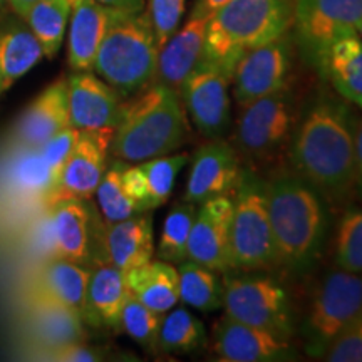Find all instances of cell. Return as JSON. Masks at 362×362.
Masks as SVG:
<instances>
[{"instance_id": "f35d334b", "label": "cell", "mask_w": 362, "mask_h": 362, "mask_svg": "<svg viewBox=\"0 0 362 362\" xmlns=\"http://www.w3.org/2000/svg\"><path fill=\"white\" fill-rule=\"evenodd\" d=\"M79 134H81L79 129L69 126V128H66L64 131H61V133L52 136L51 139H47V141L40 144L37 148L40 156H42V160L45 161V165L51 168L57 181H59V176L62 173V168H64L67 158H69L72 149L76 146V143H78Z\"/></svg>"}, {"instance_id": "4dcf8cb0", "label": "cell", "mask_w": 362, "mask_h": 362, "mask_svg": "<svg viewBox=\"0 0 362 362\" xmlns=\"http://www.w3.org/2000/svg\"><path fill=\"white\" fill-rule=\"evenodd\" d=\"M71 4L67 0H37L24 21L42 45L44 57L54 59L64 42L71 17Z\"/></svg>"}, {"instance_id": "44dd1931", "label": "cell", "mask_w": 362, "mask_h": 362, "mask_svg": "<svg viewBox=\"0 0 362 362\" xmlns=\"http://www.w3.org/2000/svg\"><path fill=\"white\" fill-rule=\"evenodd\" d=\"M69 126L67 79H59L27 106L16 124V139L21 146L39 148Z\"/></svg>"}, {"instance_id": "484cf974", "label": "cell", "mask_w": 362, "mask_h": 362, "mask_svg": "<svg viewBox=\"0 0 362 362\" xmlns=\"http://www.w3.org/2000/svg\"><path fill=\"white\" fill-rule=\"evenodd\" d=\"M124 279L131 296L160 314H166L180 302L178 269L170 262L149 260L124 272Z\"/></svg>"}, {"instance_id": "8992f818", "label": "cell", "mask_w": 362, "mask_h": 362, "mask_svg": "<svg viewBox=\"0 0 362 362\" xmlns=\"http://www.w3.org/2000/svg\"><path fill=\"white\" fill-rule=\"evenodd\" d=\"M307 98L293 84L257 99L242 107L233 133V146L248 168L277 165L288 156L293 133L300 119Z\"/></svg>"}, {"instance_id": "e575fe53", "label": "cell", "mask_w": 362, "mask_h": 362, "mask_svg": "<svg viewBox=\"0 0 362 362\" xmlns=\"http://www.w3.org/2000/svg\"><path fill=\"white\" fill-rule=\"evenodd\" d=\"M332 235L334 267L362 274V206H347Z\"/></svg>"}, {"instance_id": "8d00e7d4", "label": "cell", "mask_w": 362, "mask_h": 362, "mask_svg": "<svg viewBox=\"0 0 362 362\" xmlns=\"http://www.w3.org/2000/svg\"><path fill=\"white\" fill-rule=\"evenodd\" d=\"M160 312L149 309L134 296H128L119 317V329L149 352H156L158 330L161 325Z\"/></svg>"}, {"instance_id": "d4e9b609", "label": "cell", "mask_w": 362, "mask_h": 362, "mask_svg": "<svg viewBox=\"0 0 362 362\" xmlns=\"http://www.w3.org/2000/svg\"><path fill=\"white\" fill-rule=\"evenodd\" d=\"M81 312L35 293L27 315V329L42 349L84 341Z\"/></svg>"}, {"instance_id": "4fadbf2b", "label": "cell", "mask_w": 362, "mask_h": 362, "mask_svg": "<svg viewBox=\"0 0 362 362\" xmlns=\"http://www.w3.org/2000/svg\"><path fill=\"white\" fill-rule=\"evenodd\" d=\"M89 200H59L52 203V214L49 218V235H51L52 252L61 259L86 265L93 264L104 253V228L99 223Z\"/></svg>"}, {"instance_id": "e0dca14e", "label": "cell", "mask_w": 362, "mask_h": 362, "mask_svg": "<svg viewBox=\"0 0 362 362\" xmlns=\"http://www.w3.org/2000/svg\"><path fill=\"white\" fill-rule=\"evenodd\" d=\"M233 216V194L200 203L188 238V260L225 274L232 270L230 226Z\"/></svg>"}, {"instance_id": "c3c4849f", "label": "cell", "mask_w": 362, "mask_h": 362, "mask_svg": "<svg viewBox=\"0 0 362 362\" xmlns=\"http://www.w3.org/2000/svg\"><path fill=\"white\" fill-rule=\"evenodd\" d=\"M356 33L357 34H359V37L362 39V22H361V24L359 25H357V29H356Z\"/></svg>"}, {"instance_id": "9a60e30c", "label": "cell", "mask_w": 362, "mask_h": 362, "mask_svg": "<svg viewBox=\"0 0 362 362\" xmlns=\"http://www.w3.org/2000/svg\"><path fill=\"white\" fill-rule=\"evenodd\" d=\"M189 173L183 200L200 205L214 198L233 194L242 175V158L223 138L210 139L189 158Z\"/></svg>"}, {"instance_id": "30bf717a", "label": "cell", "mask_w": 362, "mask_h": 362, "mask_svg": "<svg viewBox=\"0 0 362 362\" xmlns=\"http://www.w3.org/2000/svg\"><path fill=\"white\" fill-rule=\"evenodd\" d=\"M362 22V0H296L292 39L296 47L315 67L325 49L342 35L356 33Z\"/></svg>"}, {"instance_id": "3957f363", "label": "cell", "mask_w": 362, "mask_h": 362, "mask_svg": "<svg viewBox=\"0 0 362 362\" xmlns=\"http://www.w3.org/2000/svg\"><path fill=\"white\" fill-rule=\"evenodd\" d=\"M187 136L188 123L180 94L151 83L121 104L110 151L121 161H146L171 155Z\"/></svg>"}, {"instance_id": "1f68e13d", "label": "cell", "mask_w": 362, "mask_h": 362, "mask_svg": "<svg viewBox=\"0 0 362 362\" xmlns=\"http://www.w3.org/2000/svg\"><path fill=\"white\" fill-rule=\"evenodd\" d=\"M7 176L12 187L27 197L49 198L57 185L56 176L45 165L37 148L21 146V151L8 165Z\"/></svg>"}, {"instance_id": "5bb4252c", "label": "cell", "mask_w": 362, "mask_h": 362, "mask_svg": "<svg viewBox=\"0 0 362 362\" xmlns=\"http://www.w3.org/2000/svg\"><path fill=\"white\" fill-rule=\"evenodd\" d=\"M211 352L223 362H285L300 359L292 341L223 315L211 334Z\"/></svg>"}, {"instance_id": "8fae6325", "label": "cell", "mask_w": 362, "mask_h": 362, "mask_svg": "<svg viewBox=\"0 0 362 362\" xmlns=\"http://www.w3.org/2000/svg\"><path fill=\"white\" fill-rule=\"evenodd\" d=\"M296 44L287 33L240 57L233 69V96L240 107L293 84Z\"/></svg>"}, {"instance_id": "83f0119b", "label": "cell", "mask_w": 362, "mask_h": 362, "mask_svg": "<svg viewBox=\"0 0 362 362\" xmlns=\"http://www.w3.org/2000/svg\"><path fill=\"white\" fill-rule=\"evenodd\" d=\"M89 277L90 270L84 265L56 257L40 270L35 293L71 307L83 315Z\"/></svg>"}, {"instance_id": "7402d4cb", "label": "cell", "mask_w": 362, "mask_h": 362, "mask_svg": "<svg viewBox=\"0 0 362 362\" xmlns=\"http://www.w3.org/2000/svg\"><path fill=\"white\" fill-rule=\"evenodd\" d=\"M315 69L339 96L362 110V39L359 34L351 33L334 40L320 56Z\"/></svg>"}, {"instance_id": "ba28073f", "label": "cell", "mask_w": 362, "mask_h": 362, "mask_svg": "<svg viewBox=\"0 0 362 362\" xmlns=\"http://www.w3.org/2000/svg\"><path fill=\"white\" fill-rule=\"evenodd\" d=\"M221 275L226 315L288 341L297 336V305L284 277L274 270H230Z\"/></svg>"}, {"instance_id": "6da1fadb", "label": "cell", "mask_w": 362, "mask_h": 362, "mask_svg": "<svg viewBox=\"0 0 362 362\" xmlns=\"http://www.w3.org/2000/svg\"><path fill=\"white\" fill-rule=\"evenodd\" d=\"M356 126L352 104L336 90L320 89L307 99L288 148L291 170L322 194L332 210L347 208L356 198Z\"/></svg>"}, {"instance_id": "2e32d148", "label": "cell", "mask_w": 362, "mask_h": 362, "mask_svg": "<svg viewBox=\"0 0 362 362\" xmlns=\"http://www.w3.org/2000/svg\"><path fill=\"white\" fill-rule=\"evenodd\" d=\"M115 129L81 131L78 143L67 158L62 173L49 194V203H56L67 198L89 200L96 193L99 181L107 168V153Z\"/></svg>"}, {"instance_id": "cb8c5ba5", "label": "cell", "mask_w": 362, "mask_h": 362, "mask_svg": "<svg viewBox=\"0 0 362 362\" xmlns=\"http://www.w3.org/2000/svg\"><path fill=\"white\" fill-rule=\"evenodd\" d=\"M104 253L106 262L123 272L153 260L155 233L151 216L139 214L116 223H106Z\"/></svg>"}, {"instance_id": "9c48e42d", "label": "cell", "mask_w": 362, "mask_h": 362, "mask_svg": "<svg viewBox=\"0 0 362 362\" xmlns=\"http://www.w3.org/2000/svg\"><path fill=\"white\" fill-rule=\"evenodd\" d=\"M232 270H275V243L272 233L267 183L250 168H243L233 193L230 226Z\"/></svg>"}, {"instance_id": "7c38bea8", "label": "cell", "mask_w": 362, "mask_h": 362, "mask_svg": "<svg viewBox=\"0 0 362 362\" xmlns=\"http://www.w3.org/2000/svg\"><path fill=\"white\" fill-rule=\"evenodd\" d=\"M232 79L215 62L203 57L180 90L189 119L206 139H218L232 124V99L228 86Z\"/></svg>"}, {"instance_id": "ac0fdd59", "label": "cell", "mask_w": 362, "mask_h": 362, "mask_svg": "<svg viewBox=\"0 0 362 362\" xmlns=\"http://www.w3.org/2000/svg\"><path fill=\"white\" fill-rule=\"evenodd\" d=\"M67 101L72 128L99 131L116 128L123 96L90 71L74 72L67 79Z\"/></svg>"}, {"instance_id": "836d02e7", "label": "cell", "mask_w": 362, "mask_h": 362, "mask_svg": "<svg viewBox=\"0 0 362 362\" xmlns=\"http://www.w3.org/2000/svg\"><path fill=\"white\" fill-rule=\"evenodd\" d=\"M197 210V205L192 202L181 200L175 203L163 221L160 242L156 247L158 259L170 264H181L188 259V238Z\"/></svg>"}, {"instance_id": "681fc988", "label": "cell", "mask_w": 362, "mask_h": 362, "mask_svg": "<svg viewBox=\"0 0 362 362\" xmlns=\"http://www.w3.org/2000/svg\"><path fill=\"white\" fill-rule=\"evenodd\" d=\"M67 2H69V4H71V7H74V6H76V4H78V2H79V0H67Z\"/></svg>"}, {"instance_id": "74e56055", "label": "cell", "mask_w": 362, "mask_h": 362, "mask_svg": "<svg viewBox=\"0 0 362 362\" xmlns=\"http://www.w3.org/2000/svg\"><path fill=\"white\" fill-rule=\"evenodd\" d=\"M185 8H187V0H149L148 2L146 12L160 47L180 29Z\"/></svg>"}, {"instance_id": "bcb514c9", "label": "cell", "mask_w": 362, "mask_h": 362, "mask_svg": "<svg viewBox=\"0 0 362 362\" xmlns=\"http://www.w3.org/2000/svg\"><path fill=\"white\" fill-rule=\"evenodd\" d=\"M35 2H37V0H8V7H11V11L16 13L17 17L24 19L25 13L29 12V8L33 7Z\"/></svg>"}, {"instance_id": "f1b7e54d", "label": "cell", "mask_w": 362, "mask_h": 362, "mask_svg": "<svg viewBox=\"0 0 362 362\" xmlns=\"http://www.w3.org/2000/svg\"><path fill=\"white\" fill-rule=\"evenodd\" d=\"M178 279L180 300L185 305L205 314L223 307V280L218 272L187 259L178 264Z\"/></svg>"}, {"instance_id": "d6986e66", "label": "cell", "mask_w": 362, "mask_h": 362, "mask_svg": "<svg viewBox=\"0 0 362 362\" xmlns=\"http://www.w3.org/2000/svg\"><path fill=\"white\" fill-rule=\"evenodd\" d=\"M206 17L189 16L183 27H180L166 40L158 52L155 83L166 86L180 94L185 81L200 64L205 54Z\"/></svg>"}, {"instance_id": "60d3db41", "label": "cell", "mask_w": 362, "mask_h": 362, "mask_svg": "<svg viewBox=\"0 0 362 362\" xmlns=\"http://www.w3.org/2000/svg\"><path fill=\"white\" fill-rule=\"evenodd\" d=\"M40 356H44L42 359L62 362H93L103 359L96 349L84 346V342L67 344V346L54 347V349H40Z\"/></svg>"}, {"instance_id": "d590c367", "label": "cell", "mask_w": 362, "mask_h": 362, "mask_svg": "<svg viewBox=\"0 0 362 362\" xmlns=\"http://www.w3.org/2000/svg\"><path fill=\"white\" fill-rule=\"evenodd\" d=\"M188 153H180V155H165L156 156L151 160L141 161V168L146 175L149 200L153 208L165 205L173 193L176 176L180 171L188 165Z\"/></svg>"}, {"instance_id": "7bdbcfd3", "label": "cell", "mask_w": 362, "mask_h": 362, "mask_svg": "<svg viewBox=\"0 0 362 362\" xmlns=\"http://www.w3.org/2000/svg\"><path fill=\"white\" fill-rule=\"evenodd\" d=\"M354 192L357 200L362 202V117L357 119L354 139Z\"/></svg>"}, {"instance_id": "277c9868", "label": "cell", "mask_w": 362, "mask_h": 362, "mask_svg": "<svg viewBox=\"0 0 362 362\" xmlns=\"http://www.w3.org/2000/svg\"><path fill=\"white\" fill-rule=\"evenodd\" d=\"M296 0H230L206 24L205 54L230 79L243 54L291 33Z\"/></svg>"}, {"instance_id": "f6af8a7d", "label": "cell", "mask_w": 362, "mask_h": 362, "mask_svg": "<svg viewBox=\"0 0 362 362\" xmlns=\"http://www.w3.org/2000/svg\"><path fill=\"white\" fill-rule=\"evenodd\" d=\"M226 2H230V0H194L189 16L206 17V19H210L211 13H215L220 7H223Z\"/></svg>"}, {"instance_id": "f546056e", "label": "cell", "mask_w": 362, "mask_h": 362, "mask_svg": "<svg viewBox=\"0 0 362 362\" xmlns=\"http://www.w3.org/2000/svg\"><path fill=\"white\" fill-rule=\"evenodd\" d=\"M208 341L205 324L185 307H173L161 319L156 339V352L161 354H189Z\"/></svg>"}, {"instance_id": "ffe728a7", "label": "cell", "mask_w": 362, "mask_h": 362, "mask_svg": "<svg viewBox=\"0 0 362 362\" xmlns=\"http://www.w3.org/2000/svg\"><path fill=\"white\" fill-rule=\"evenodd\" d=\"M119 13L96 0H79L72 7L67 34V61L72 71H93L99 47Z\"/></svg>"}, {"instance_id": "5b68a950", "label": "cell", "mask_w": 362, "mask_h": 362, "mask_svg": "<svg viewBox=\"0 0 362 362\" xmlns=\"http://www.w3.org/2000/svg\"><path fill=\"white\" fill-rule=\"evenodd\" d=\"M362 314V274L332 267L310 285L300 309L297 336L312 359H324L332 342Z\"/></svg>"}, {"instance_id": "7dc6e473", "label": "cell", "mask_w": 362, "mask_h": 362, "mask_svg": "<svg viewBox=\"0 0 362 362\" xmlns=\"http://www.w3.org/2000/svg\"><path fill=\"white\" fill-rule=\"evenodd\" d=\"M7 8H11L8 7V0H0V17L7 12Z\"/></svg>"}, {"instance_id": "d6a6232c", "label": "cell", "mask_w": 362, "mask_h": 362, "mask_svg": "<svg viewBox=\"0 0 362 362\" xmlns=\"http://www.w3.org/2000/svg\"><path fill=\"white\" fill-rule=\"evenodd\" d=\"M124 166V161L121 160L112 163L110 168L104 171L103 178L98 185V206L106 223H116V221L131 218V216L146 211L141 203L136 202L126 192L123 185Z\"/></svg>"}, {"instance_id": "ee69618b", "label": "cell", "mask_w": 362, "mask_h": 362, "mask_svg": "<svg viewBox=\"0 0 362 362\" xmlns=\"http://www.w3.org/2000/svg\"><path fill=\"white\" fill-rule=\"evenodd\" d=\"M96 2L123 13H139L144 11L146 0H96Z\"/></svg>"}, {"instance_id": "b9f144b4", "label": "cell", "mask_w": 362, "mask_h": 362, "mask_svg": "<svg viewBox=\"0 0 362 362\" xmlns=\"http://www.w3.org/2000/svg\"><path fill=\"white\" fill-rule=\"evenodd\" d=\"M123 185L129 197H133L136 202H139L144 206V210H153L151 200H149V189L146 175L141 168V165L124 166L123 170Z\"/></svg>"}, {"instance_id": "52a82bcc", "label": "cell", "mask_w": 362, "mask_h": 362, "mask_svg": "<svg viewBox=\"0 0 362 362\" xmlns=\"http://www.w3.org/2000/svg\"><path fill=\"white\" fill-rule=\"evenodd\" d=\"M158 52L148 12H121L99 47L93 69L121 96L129 98L155 83Z\"/></svg>"}, {"instance_id": "603a6c76", "label": "cell", "mask_w": 362, "mask_h": 362, "mask_svg": "<svg viewBox=\"0 0 362 362\" xmlns=\"http://www.w3.org/2000/svg\"><path fill=\"white\" fill-rule=\"evenodd\" d=\"M129 296L124 272L110 262H98L90 270L86 291L83 319L93 327L119 329V317Z\"/></svg>"}, {"instance_id": "7a4b0ae2", "label": "cell", "mask_w": 362, "mask_h": 362, "mask_svg": "<svg viewBox=\"0 0 362 362\" xmlns=\"http://www.w3.org/2000/svg\"><path fill=\"white\" fill-rule=\"evenodd\" d=\"M265 183L277 259L275 270L296 282L309 280L327 248L332 208L292 170L279 171Z\"/></svg>"}, {"instance_id": "ab89813d", "label": "cell", "mask_w": 362, "mask_h": 362, "mask_svg": "<svg viewBox=\"0 0 362 362\" xmlns=\"http://www.w3.org/2000/svg\"><path fill=\"white\" fill-rule=\"evenodd\" d=\"M324 361L362 362V314L332 342Z\"/></svg>"}, {"instance_id": "4316f807", "label": "cell", "mask_w": 362, "mask_h": 362, "mask_svg": "<svg viewBox=\"0 0 362 362\" xmlns=\"http://www.w3.org/2000/svg\"><path fill=\"white\" fill-rule=\"evenodd\" d=\"M44 57L42 45L24 19L0 24V83L6 90Z\"/></svg>"}, {"instance_id": "f907efd6", "label": "cell", "mask_w": 362, "mask_h": 362, "mask_svg": "<svg viewBox=\"0 0 362 362\" xmlns=\"http://www.w3.org/2000/svg\"><path fill=\"white\" fill-rule=\"evenodd\" d=\"M2 90H4V89H2V83H0V93H2Z\"/></svg>"}]
</instances>
